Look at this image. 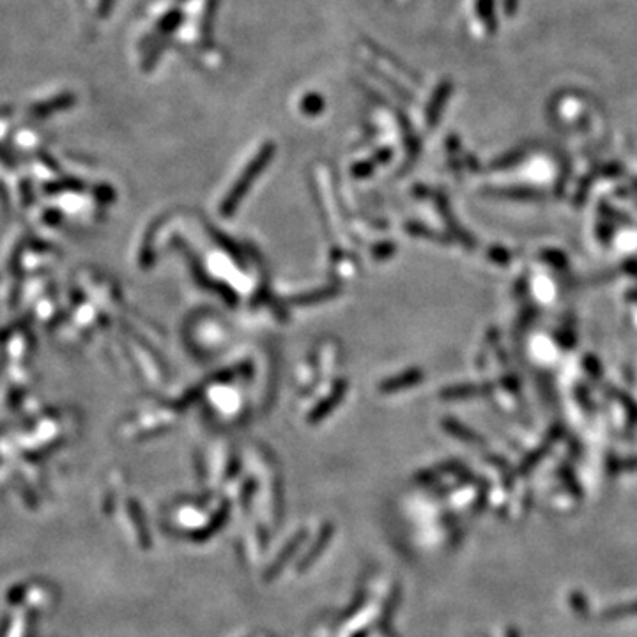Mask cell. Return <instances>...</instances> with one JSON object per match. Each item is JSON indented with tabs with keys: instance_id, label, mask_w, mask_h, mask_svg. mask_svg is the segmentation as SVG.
<instances>
[{
	"instance_id": "1",
	"label": "cell",
	"mask_w": 637,
	"mask_h": 637,
	"mask_svg": "<svg viewBox=\"0 0 637 637\" xmlns=\"http://www.w3.org/2000/svg\"><path fill=\"white\" fill-rule=\"evenodd\" d=\"M452 91H453V85L448 80L441 82V84L437 85L436 91H434V94H432L430 101H428V105H427L428 126H434L437 121H439L441 112H443L444 105L448 103V97H450Z\"/></svg>"
},
{
	"instance_id": "2",
	"label": "cell",
	"mask_w": 637,
	"mask_h": 637,
	"mask_svg": "<svg viewBox=\"0 0 637 637\" xmlns=\"http://www.w3.org/2000/svg\"><path fill=\"white\" fill-rule=\"evenodd\" d=\"M365 46H367V50H370L372 55H375V57H377V59H381V61L388 62V64H392L393 68L397 69V71H400V73H403V75H406V77H409V78L412 77L411 69H409L408 66L403 64V62L400 61V59H397V57L393 55L392 52H388V50H386V48H383V46L375 45L374 41H370V39L365 41Z\"/></svg>"
},
{
	"instance_id": "3",
	"label": "cell",
	"mask_w": 637,
	"mask_h": 637,
	"mask_svg": "<svg viewBox=\"0 0 637 637\" xmlns=\"http://www.w3.org/2000/svg\"><path fill=\"white\" fill-rule=\"evenodd\" d=\"M476 15L485 23L491 34L496 32L497 18H496V0H476Z\"/></svg>"
},
{
	"instance_id": "4",
	"label": "cell",
	"mask_w": 637,
	"mask_h": 637,
	"mask_svg": "<svg viewBox=\"0 0 637 637\" xmlns=\"http://www.w3.org/2000/svg\"><path fill=\"white\" fill-rule=\"evenodd\" d=\"M220 0H206V8H204V15L200 20V34L204 45H209V37L213 32L214 18H216V11H218Z\"/></svg>"
},
{
	"instance_id": "5",
	"label": "cell",
	"mask_w": 637,
	"mask_h": 637,
	"mask_svg": "<svg viewBox=\"0 0 637 637\" xmlns=\"http://www.w3.org/2000/svg\"><path fill=\"white\" fill-rule=\"evenodd\" d=\"M182 20H184V17H182V12L179 11V9H172V11L167 12L165 17H163L162 20H160V23H158V32L169 36V34H172V32H175V30H178L179 25L182 23Z\"/></svg>"
},
{
	"instance_id": "6",
	"label": "cell",
	"mask_w": 637,
	"mask_h": 637,
	"mask_svg": "<svg viewBox=\"0 0 637 637\" xmlns=\"http://www.w3.org/2000/svg\"><path fill=\"white\" fill-rule=\"evenodd\" d=\"M494 195L501 197L517 198V200H538L542 197V191L533 190V188H510V190H497Z\"/></svg>"
},
{
	"instance_id": "7",
	"label": "cell",
	"mask_w": 637,
	"mask_h": 637,
	"mask_svg": "<svg viewBox=\"0 0 637 637\" xmlns=\"http://www.w3.org/2000/svg\"><path fill=\"white\" fill-rule=\"evenodd\" d=\"M323 108H324V99L321 94L308 93L307 96L303 97L301 110L307 113V115H315V113H318Z\"/></svg>"
},
{
	"instance_id": "8",
	"label": "cell",
	"mask_w": 637,
	"mask_h": 637,
	"mask_svg": "<svg viewBox=\"0 0 637 637\" xmlns=\"http://www.w3.org/2000/svg\"><path fill=\"white\" fill-rule=\"evenodd\" d=\"M542 258H545L547 263L554 264V266H558V267H564L567 264H569V260H567V258H564V255L560 254V251H551V250L544 251Z\"/></svg>"
},
{
	"instance_id": "9",
	"label": "cell",
	"mask_w": 637,
	"mask_h": 637,
	"mask_svg": "<svg viewBox=\"0 0 637 637\" xmlns=\"http://www.w3.org/2000/svg\"><path fill=\"white\" fill-rule=\"evenodd\" d=\"M522 156H524V153H522V151H517V153L506 154V156H504L503 160H500L497 163H494V167H501V169H503V167L515 165V163H519L520 160H522Z\"/></svg>"
},
{
	"instance_id": "10",
	"label": "cell",
	"mask_w": 637,
	"mask_h": 637,
	"mask_svg": "<svg viewBox=\"0 0 637 637\" xmlns=\"http://www.w3.org/2000/svg\"><path fill=\"white\" fill-rule=\"evenodd\" d=\"M584 365H586V368H588V372L593 375V377H600L602 370H600V365H598L597 359L591 358V356H586Z\"/></svg>"
},
{
	"instance_id": "11",
	"label": "cell",
	"mask_w": 637,
	"mask_h": 637,
	"mask_svg": "<svg viewBox=\"0 0 637 637\" xmlns=\"http://www.w3.org/2000/svg\"><path fill=\"white\" fill-rule=\"evenodd\" d=\"M627 614H637V604L629 605V607H620L618 611H611L605 614V618H618V616H627Z\"/></svg>"
},
{
	"instance_id": "12",
	"label": "cell",
	"mask_w": 637,
	"mask_h": 637,
	"mask_svg": "<svg viewBox=\"0 0 637 637\" xmlns=\"http://www.w3.org/2000/svg\"><path fill=\"white\" fill-rule=\"evenodd\" d=\"M491 257L494 258V260H497V263H501V264H508L510 263V254H508V251L501 250V248H494V250H491Z\"/></svg>"
},
{
	"instance_id": "13",
	"label": "cell",
	"mask_w": 637,
	"mask_h": 637,
	"mask_svg": "<svg viewBox=\"0 0 637 637\" xmlns=\"http://www.w3.org/2000/svg\"><path fill=\"white\" fill-rule=\"evenodd\" d=\"M616 466H618V469H637V460L636 459L620 460V462H616Z\"/></svg>"
},
{
	"instance_id": "14",
	"label": "cell",
	"mask_w": 637,
	"mask_h": 637,
	"mask_svg": "<svg viewBox=\"0 0 637 637\" xmlns=\"http://www.w3.org/2000/svg\"><path fill=\"white\" fill-rule=\"evenodd\" d=\"M609 227H611V225H609ZM609 227L604 225V223H602L600 229H598V236H600L602 241H607V239L611 238V232H613V230H611Z\"/></svg>"
},
{
	"instance_id": "15",
	"label": "cell",
	"mask_w": 637,
	"mask_h": 637,
	"mask_svg": "<svg viewBox=\"0 0 637 637\" xmlns=\"http://www.w3.org/2000/svg\"><path fill=\"white\" fill-rule=\"evenodd\" d=\"M504 9L508 15H513L517 9V0H504Z\"/></svg>"
},
{
	"instance_id": "16",
	"label": "cell",
	"mask_w": 637,
	"mask_h": 637,
	"mask_svg": "<svg viewBox=\"0 0 637 637\" xmlns=\"http://www.w3.org/2000/svg\"><path fill=\"white\" fill-rule=\"evenodd\" d=\"M632 190H636V191H637V181H634V182H632Z\"/></svg>"
}]
</instances>
